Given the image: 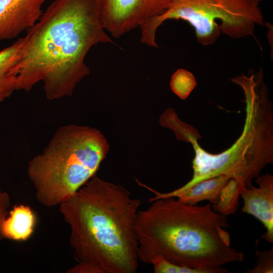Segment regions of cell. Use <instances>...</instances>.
Listing matches in <instances>:
<instances>
[{
	"label": "cell",
	"instance_id": "cell-11",
	"mask_svg": "<svg viewBox=\"0 0 273 273\" xmlns=\"http://www.w3.org/2000/svg\"><path fill=\"white\" fill-rule=\"evenodd\" d=\"M25 37L0 51V102L10 97L17 90L16 67Z\"/></svg>",
	"mask_w": 273,
	"mask_h": 273
},
{
	"label": "cell",
	"instance_id": "cell-1",
	"mask_svg": "<svg viewBox=\"0 0 273 273\" xmlns=\"http://www.w3.org/2000/svg\"><path fill=\"white\" fill-rule=\"evenodd\" d=\"M27 30L16 67L17 90L29 92L42 81L50 100L71 95L89 75L84 60L93 47L113 43L96 0H55Z\"/></svg>",
	"mask_w": 273,
	"mask_h": 273
},
{
	"label": "cell",
	"instance_id": "cell-19",
	"mask_svg": "<svg viewBox=\"0 0 273 273\" xmlns=\"http://www.w3.org/2000/svg\"><path fill=\"white\" fill-rule=\"evenodd\" d=\"M70 273H99L94 266L86 263H78L67 271Z\"/></svg>",
	"mask_w": 273,
	"mask_h": 273
},
{
	"label": "cell",
	"instance_id": "cell-3",
	"mask_svg": "<svg viewBox=\"0 0 273 273\" xmlns=\"http://www.w3.org/2000/svg\"><path fill=\"white\" fill-rule=\"evenodd\" d=\"M139 211L136 230L139 261L150 264L160 255L179 265L211 268L244 261L230 246L228 218L211 204L189 205L167 197L151 201Z\"/></svg>",
	"mask_w": 273,
	"mask_h": 273
},
{
	"label": "cell",
	"instance_id": "cell-8",
	"mask_svg": "<svg viewBox=\"0 0 273 273\" xmlns=\"http://www.w3.org/2000/svg\"><path fill=\"white\" fill-rule=\"evenodd\" d=\"M46 0H0V41L12 39L39 19Z\"/></svg>",
	"mask_w": 273,
	"mask_h": 273
},
{
	"label": "cell",
	"instance_id": "cell-2",
	"mask_svg": "<svg viewBox=\"0 0 273 273\" xmlns=\"http://www.w3.org/2000/svg\"><path fill=\"white\" fill-rule=\"evenodd\" d=\"M141 204V200L122 186L96 175L91 178L59 205L70 228L74 259L99 273L136 272Z\"/></svg>",
	"mask_w": 273,
	"mask_h": 273
},
{
	"label": "cell",
	"instance_id": "cell-4",
	"mask_svg": "<svg viewBox=\"0 0 273 273\" xmlns=\"http://www.w3.org/2000/svg\"><path fill=\"white\" fill-rule=\"evenodd\" d=\"M262 70L242 74L231 79L240 86L245 97L246 116L243 131L228 149L218 154L209 153L199 144L191 143L195 153L193 174L185 185L175 190L179 194L203 180L225 175L243 182L246 188L273 162V109Z\"/></svg>",
	"mask_w": 273,
	"mask_h": 273
},
{
	"label": "cell",
	"instance_id": "cell-15",
	"mask_svg": "<svg viewBox=\"0 0 273 273\" xmlns=\"http://www.w3.org/2000/svg\"><path fill=\"white\" fill-rule=\"evenodd\" d=\"M154 273H226L229 271L222 266L211 268H200L179 265L174 263L163 256L158 255L150 262Z\"/></svg>",
	"mask_w": 273,
	"mask_h": 273
},
{
	"label": "cell",
	"instance_id": "cell-9",
	"mask_svg": "<svg viewBox=\"0 0 273 273\" xmlns=\"http://www.w3.org/2000/svg\"><path fill=\"white\" fill-rule=\"evenodd\" d=\"M257 187L246 188L240 194L243 200L242 212L253 216L264 225L261 239L273 243V176L269 173L256 178Z\"/></svg>",
	"mask_w": 273,
	"mask_h": 273
},
{
	"label": "cell",
	"instance_id": "cell-10",
	"mask_svg": "<svg viewBox=\"0 0 273 273\" xmlns=\"http://www.w3.org/2000/svg\"><path fill=\"white\" fill-rule=\"evenodd\" d=\"M35 217L31 208L23 204L16 205L9 211L2 226L4 238L15 241L27 240L32 235Z\"/></svg>",
	"mask_w": 273,
	"mask_h": 273
},
{
	"label": "cell",
	"instance_id": "cell-5",
	"mask_svg": "<svg viewBox=\"0 0 273 273\" xmlns=\"http://www.w3.org/2000/svg\"><path fill=\"white\" fill-rule=\"evenodd\" d=\"M109 150L106 138L96 128L60 127L43 153L29 162L27 174L38 202L53 207L68 200L96 175Z\"/></svg>",
	"mask_w": 273,
	"mask_h": 273
},
{
	"label": "cell",
	"instance_id": "cell-12",
	"mask_svg": "<svg viewBox=\"0 0 273 273\" xmlns=\"http://www.w3.org/2000/svg\"><path fill=\"white\" fill-rule=\"evenodd\" d=\"M230 178L226 175H220L203 180L175 197L189 205H195L204 200L208 201L211 205L214 204L218 200L222 189Z\"/></svg>",
	"mask_w": 273,
	"mask_h": 273
},
{
	"label": "cell",
	"instance_id": "cell-14",
	"mask_svg": "<svg viewBox=\"0 0 273 273\" xmlns=\"http://www.w3.org/2000/svg\"><path fill=\"white\" fill-rule=\"evenodd\" d=\"M161 125L173 130L178 140L190 142L192 139L200 138L198 132L192 126L181 121L173 109H167L161 116Z\"/></svg>",
	"mask_w": 273,
	"mask_h": 273
},
{
	"label": "cell",
	"instance_id": "cell-20",
	"mask_svg": "<svg viewBox=\"0 0 273 273\" xmlns=\"http://www.w3.org/2000/svg\"><path fill=\"white\" fill-rule=\"evenodd\" d=\"M258 1H259V2H261L263 1H264V0H258Z\"/></svg>",
	"mask_w": 273,
	"mask_h": 273
},
{
	"label": "cell",
	"instance_id": "cell-13",
	"mask_svg": "<svg viewBox=\"0 0 273 273\" xmlns=\"http://www.w3.org/2000/svg\"><path fill=\"white\" fill-rule=\"evenodd\" d=\"M246 188L241 181L231 178L222 189L218 201L211 205L212 209L226 216L235 214L239 205L240 194Z\"/></svg>",
	"mask_w": 273,
	"mask_h": 273
},
{
	"label": "cell",
	"instance_id": "cell-18",
	"mask_svg": "<svg viewBox=\"0 0 273 273\" xmlns=\"http://www.w3.org/2000/svg\"><path fill=\"white\" fill-rule=\"evenodd\" d=\"M10 205V198L6 192L0 189V241L4 237L2 234L3 224L9 215V208Z\"/></svg>",
	"mask_w": 273,
	"mask_h": 273
},
{
	"label": "cell",
	"instance_id": "cell-7",
	"mask_svg": "<svg viewBox=\"0 0 273 273\" xmlns=\"http://www.w3.org/2000/svg\"><path fill=\"white\" fill-rule=\"evenodd\" d=\"M172 0H96L102 24L118 38L163 13Z\"/></svg>",
	"mask_w": 273,
	"mask_h": 273
},
{
	"label": "cell",
	"instance_id": "cell-6",
	"mask_svg": "<svg viewBox=\"0 0 273 273\" xmlns=\"http://www.w3.org/2000/svg\"><path fill=\"white\" fill-rule=\"evenodd\" d=\"M258 0H172L169 8L140 26L141 41L158 47L156 33L167 20H183L194 29L198 42L208 46L221 33L232 38L254 34L262 25L264 17Z\"/></svg>",
	"mask_w": 273,
	"mask_h": 273
},
{
	"label": "cell",
	"instance_id": "cell-17",
	"mask_svg": "<svg viewBox=\"0 0 273 273\" xmlns=\"http://www.w3.org/2000/svg\"><path fill=\"white\" fill-rule=\"evenodd\" d=\"M257 262L248 273H272L273 248L269 250L257 251Z\"/></svg>",
	"mask_w": 273,
	"mask_h": 273
},
{
	"label": "cell",
	"instance_id": "cell-16",
	"mask_svg": "<svg viewBox=\"0 0 273 273\" xmlns=\"http://www.w3.org/2000/svg\"><path fill=\"white\" fill-rule=\"evenodd\" d=\"M196 85L194 75L182 68L177 69L173 74L170 82L171 89L181 100L186 99Z\"/></svg>",
	"mask_w": 273,
	"mask_h": 273
}]
</instances>
